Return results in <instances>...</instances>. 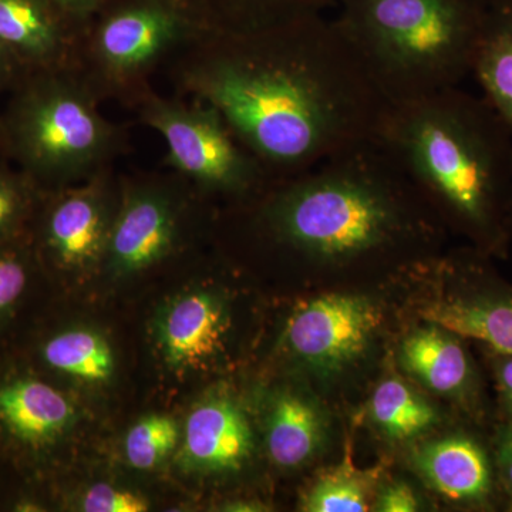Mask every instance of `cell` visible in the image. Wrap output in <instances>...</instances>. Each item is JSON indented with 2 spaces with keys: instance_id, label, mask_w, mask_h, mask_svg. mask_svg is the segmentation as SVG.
Instances as JSON below:
<instances>
[{
  "instance_id": "28",
  "label": "cell",
  "mask_w": 512,
  "mask_h": 512,
  "mask_svg": "<svg viewBox=\"0 0 512 512\" xmlns=\"http://www.w3.org/2000/svg\"><path fill=\"white\" fill-rule=\"evenodd\" d=\"M57 15L80 36L99 15L107 0H45Z\"/></svg>"
},
{
  "instance_id": "30",
  "label": "cell",
  "mask_w": 512,
  "mask_h": 512,
  "mask_svg": "<svg viewBox=\"0 0 512 512\" xmlns=\"http://www.w3.org/2000/svg\"><path fill=\"white\" fill-rule=\"evenodd\" d=\"M380 512H414L420 504L409 485L397 483L383 491L376 504Z\"/></svg>"
},
{
  "instance_id": "32",
  "label": "cell",
  "mask_w": 512,
  "mask_h": 512,
  "mask_svg": "<svg viewBox=\"0 0 512 512\" xmlns=\"http://www.w3.org/2000/svg\"><path fill=\"white\" fill-rule=\"evenodd\" d=\"M18 66H20V64L16 62L15 57L10 55L8 50L0 45V89L5 87L6 84L12 82Z\"/></svg>"
},
{
  "instance_id": "9",
  "label": "cell",
  "mask_w": 512,
  "mask_h": 512,
  "mask_svg": "<svg viewBox=\"0 0 512 512\" xmlns=\"http://www.w3.org/2000/svg\"><path fill=\"white\" fill-rule=\"evenodd\" d=\"M121 184L111 167L89 180L60 188L45 222L47 251L69 271H87L104 262L116 218Z\"/></svg>"
},
{
  "instance_id": "11",
  "label": "cell",
  "mask_w": 512,
  "mask_h": 512,
  "mask_svg": "<svg viewBox=\"0 0 512 512\" xmlns=\"http://www.w3.org/2000/svg\"><path fill=\"white\" fill-rule=\"evenodd\" d=\"M464 292L429 303L420 316L460 338L476 339L494 352L512 356V291L497 284L478 261L464 266Z\"/></svg>"
},
{
  "instance_id": "22",
  "label": "cell",
  "mask_w": 512,
  "mask_h": 512,
  "mask_svg": "<svg viewBox=\"0 0 512 512\" xmlns=\"http://www.w3.org/2000/svg\"><path fill=\"white\" fill-rule=\"evenodd\" d=\"M370 413L377 426L396 440L412 439L437 419L429 403L397 379L384 380L377 386Z\"/></svg>"
},
{
  "instance_id": "3",
  "label": "cell",
  "mask_w": 512,
  "mask_h": 512,
  "mask_svg": "<svg viewBox=\"0 0 512 512\" xmlns=\"http://www.w3.org/2000/svg\"><path fill=\"white\" fill-rule=\"evenodd\" d=\"M258 220L279 245L322 264H349L427 237L424 200L379 140L275 181Z\"/></svg>"
},
{
  "instance_id": "16",
  "label": "cell",
  "mask_w": 512,
  "mask_h": 512,
  "mask_svg": "<svg viewBox=\"0 0 512 512\" xmlns=\"http://www.w3.org/2000/svg\"><path fill=\"white\" fill-rule=\"evenodd\" d=\"M402 363L431 390L473 400L476 373L454 333L433 325L412 333L402 346Z\"/></svg>"
},
{
  "instance_id": "17",
  "label": "cell",
  "mask_w": 512,
  "mask_h": 512,
  "mask_svg": "<svg viewBox=\"0 0 512 512\" xmlns=\"http://www.w3.org/2000/svg\"><path fill=\"white\" fill-rule=\"evenodd\" d=\"M73 420L72 403L49 384L20 379L0 387V423L26 443H49Z\"/></svg>"
},
{
  "instance_id": "5",
  "label": "cell",
  "mask_w": 512,
  "mask_h": 512,
  "mask_svg": "<svg viewBox=\"0 0 512 512\" xmlns=\"http://www.w3.org/2000/svg\"><path fill=\"white\" fill-rule=\"evenodd\" d=\"M3 119L6 144L23 170L42 183L66 188L114 164L123 153V128L99 109L77 66L36 70Z\"/></svg>"
},
{
  "instance_id": "14",
  "label": "cell",
  "mask_w": 512,
  "mask_h": 512,
  "mask_svg": "<svg viewBox=\"0 0 512 512\" xmlns=\"http://www.w3.org/2000/svg\"><path fill=\"white\" fill-rule=\"evenodd\" d=\"M252 451V431L237 404L212 397L195 406L185 421L181 464L188 470H239Z\"/></svg>"
},
{
  "instance_id": "34",
  "label": "cell",
  "mask_w": 512,
  "mask_h": 512,
  "mask_svg": "<svg viewBox=\"0 0 512 512\" xmlns=\"http://www.w3.org/2000/svg\"><path fill=\"white\" fill-rule=\"evenodd\" d=\"M507 510L512 511V495H508Z\"/></svg>"
},
{
  "instance_id": "15",
  "label": "cell",
  "mask_w": 512,
  "mask_h": 512,
  "mask_svg": "<svg viewBox=\"0 0 512 512\" xmlns=\"http://www.w3.org/2000/svg\"><path fill=\"white\" fill-rule=\"evenodd\" d=\"M421 474L440 494L454 503L483 507L493 500L498 478L494 453L476 437L454 434L420 451Z\"/></svg>"
},
{
  "instance_id": "7",
  "label": "cell",
  "mask_w": 512,
  "mask_h": 512,
  "mask_svg": "<svg viewBox=\"0 0 512 512\" xmlns=\"http://www.w3.org/2000/svg\"><path fill=\"white\" fill-rule=\"evenodd\" d=\"M137 104L141 121L163 137L168 167L198 190L248 198L275 183L210 104L167 99L148 90Z\"/></svg>"
},
{
  "instance_id": "26",
  "label": "cell",
  "mask_w": 512,
  "mask_h": 512,
  "mask_svg": "<svg viewBox=\"0 0 512 512\" xmlns=\"http://www.w3.org/2000/svg\"><path fill=\"white\" fill-rule=\"evenodd\" d=\"M26 200L28 198L23 181L0 167V235L8 232L22 217Z\"/></svg>"
},
{
  "instance_id": "25",
  "label": "cell",
  "mask_w": 512,
  "mask_h": 512,
  "mask_svg": "<svg viewBox=\"0 0 512 512\" xmlns=\"http://www.w3.org/2000/svg\"><path fill=\"white\" fill-rule=\"evenodd\" d=\"M82 510L86 512H144L148 501L131 491L106 484H97L83 495Z\"/></svg>"
},
{
  "instance_id": "31",
  "label": "cell",
  "mask_w": 512,
  "mask_h": 512,
  "mask_svg": "<svg viewBox=\"0 0 512 512\" xmlns=\"http://www.w3.org/2000/svg\"><path fill=\"white\" fill-rule=\"evenodd\" d=\"M490 353L491 366H493L501 403H503L505 413H507L508 419H510L508 424H512V356L494 352L491 349Z\"/></svg>"
},
{
  "instance_id": "19",
  "label": "cell",
  "mask_w": 512,
  "mask_h": 512,
  "mask_svg": "<svg viewBox=\"0 0 512 512\" xmlns=\"http://www.w3.org/2000/svg\"><path fill=\"white\" fill-rule=\"evenodd\" d=\"M318 410L298 394L284 393L275 400L266 429V447L278 466H302L318 450L322 440Z\"/></svg>"
},
{
  "instance_id": "27",
  "label": "cell",
  "mask_w": 512,
  "mask_h": 512,
  "mask_svg": "<svg viewBox=\"0 0 512 512\" xmlns=\"http://www.w3.org/2000/svg\"><path fill=\"white\" fill-rule=\"evenodd\" d=\"M28 275L15 254L0 252V312L8 309L22 295Z\"/></svg>"
},
{
  "instance_id": "8",
  "label": "cell",
  "mask_w": 512,
  "mask_h": 512,
  "mask_svg": "<svg viewBox=\"0 0 512 512\" xmlns=\"http://www.w3.org/2000/svg\"><path fill=\"white\" fill-rule=\"evenodd\" d=\"M183 234V202L173 185L121 184L104 264L111 274H140L168 258Z\"/></svg>"
},
{
  "instance_id": "2",
  "label": "cell",
  "mask_w": 512,
  "mask_h": 512,
  "mask_svg": "<svg viewBox=\"0 0 512 512\" xmlns=\"http://www.w3.org/2000/svg\"><path fill=\"white\" fill-rule=\"evenodd\" d=\"M379 141L421 197L436 201L483 252L512 232V134L493 107L460 87L393 104Z\"/></svg>"
},
{
  "instance_id": "29",
  "label": "cell",
  "mask_w": 512,
  "mask_h": 512,
  "mask_svg": "<svg viewBox=\"0 0 512 512\" xmlns=\"http://www.w3.org/2000/svg\"><path fill=\"white\" fill-rule=\"evenodd\" d=\"M493 453L501 485L512 495V424H503L495 433Z\"/></svg>"
},
{
  "instance_id": "6",
  "label": "cell",
  "mask_w": 512,
  "mask_h": 512,
  "mask_svg": "<svg viewBox=\"0 0 512 512\" xmlns=\"http://www.w3.org/2000/svg\"><path fill=\"white\" fill-rule=\"evenodd\" d=\"M211 26L195 0H107L82 35L77 67L103 96H141L148 74Z\"/></svg>"
},
{
  "instance_id": "4",
  "label": "cell",
  "mask_w": 512,
  "mask_h": 512,
  "mask_svg": "<svg viewBox=\"0 0 512 512\" xmlns=\"http://www.w3.org/2000/svg\"><path fill=\"white\" fill-rule=\"evenodd\" d=\"M336 20L390 103L460 87L487 8L474 0H336Z\"/></svg>"
},
{
  "instance_id": "24",
  "label": "cell",
  "mask_w": 512,
  "mask_h": 512,
  "mask_svg": "<svg viewBox=\"0 0 512 512\" xmlns=\"http://www.w3.org/2000/svg\"><path fill=\"white\" fill-rule=\"evenodd\" d=\"M180 440L178 424L170 416L150 414L128 430L126 457L128 464L137 470H153L173 453Z\"/></svg>"
},
{
  "instance_id": "23",
  "label": "cell",
  "mask_w": 512,
  "mask_h": 512,
  "mask_svg": "<svg viewBox=\"0 0 512 512\" xmlns=\"http://www.w3.org/2000/svg\"><path fill=\"white\" fill-rule=\"evenodd\" d=\"M370 488L366 474L350 466L329 471L303 497L308 512H362L369 510Z\"/></svg>"
},
{
  "instance_id": "12",
  "label": "cell",
  "mask_w": 512,
  "mask_h": 512,
  "mask_svg": "<svg viewBox=\"0 0 512 512\" xmlns=\"http://www.w3.org/2000/svg\"><path fill=\"white\" fill-rule=\"evenodd\" d=\"M227 326L224 305L217 296L204 291L183 293L158 315V349L173 369H198L217 355Z\"/></svg>"
},
{
  "instance_id": "13",
  "label": "cell",
  "mask_w": 512,
  "mask_h": 512,
  "mask_svg": "<svg viewBox=\"0 0 512 512\" xmlns=\"http://www.w3.org/2000/svg\"><path fill=\"white\" fill-rule=\"evenodd\" d=\"M80 40L45 0H0V45L20 66H77Z\"/></svg>"
},
{
  "instance_id": "1",
  "label": "cell",
  "mask_w": 512,
  "mask_h": 512,
  "mask_svg": "<svg viewBox=\"0 0 512 512\" xmlns=\"http://www.w3.org/2000/svg\"><path fill=\"white\" fill-rule=\"evenodd\" d=\"M175 83L210 104L276 181L379 140L392 103L335 18L210 30L177 55Z\"/></svg>"
},
{
  "instance_id": "20",
  "label": "cell",
  "mask_w": 512,
  "mask_h": 512,
  "mask_svg": "<svg viewBox=\"0 0 512 512\" xmlns=\"http://www.w3.org/2000/svg\"><path fill=\"white\" fill-rule=\"evenodd\" d=\"M212 30L252 32L323 13L336 0H195Z\"/></svg>"
},
{
  "instance_id": "18",
  "label": "cell",
  "mask_w": 512,
  "mask_h": 512,
  "mask_svg": "<svg viewBox=\"0 0 512 512\" xmlns=\"http://www.w3.org/2000/svg\"><path fill=\"white\" fill-rule=\"evenodd\" d=\"M471 74L512 134V5L487 9Z\"/></svg>"
},
{
  "instance_id": "21",
  "label": "cell",
  "mask_w": 512,
  "mask_h": 512,
  "mask_svg": "<svg viewBox=\"0 0 512 512\" xmlns=\"http://www.w3.org/2000/svg\"><path fill=\"white\" fill-rule=\"evenodd\" d=\"M47 365L87 383L107 382L114 373V355L107 340L89 329L59 333L43 349Z\"/></svg>"
},
{
  "instance_id": "10",
  "label": "cell",
  "mask_w": 512,
  "mask_h": 512,
  "mask_svg": "<svg viewBox=\"0 0 512 512\" xmlns=\"http://www.w3.org/2000/svg\"><path fill=\"white\" fill-rule=\"evenodd\" d=\"M379 325V309L369 299L326 295L293 313L285 339L289 349L308 365L339 369L365 352Z\"/></svg>"
},
{
  "instance_id": "33",
  "label": "cell",
  "mask_w": 512,
  "mask_h": 512,
  "mask_svg": "<svg viewBox=\"0 0 512 512\" xmlns=\"http://www.w3.org/2000/svg\"><path fill=\"white\" fill-rule=\"evenodd\" d=\"M474 2L487 9L495 8V6L512 5V0H474Z\"/></svg>"
}]
</instances>
